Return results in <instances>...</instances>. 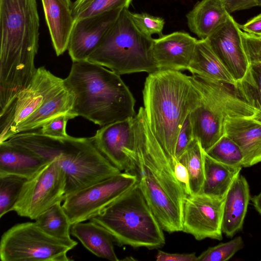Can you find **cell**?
Returning <instances> with one entry per match:
<instances>
[{
    "label": "cell",
    "instance_id": "14",
    "mask_svg": "<svg viewBox=\"0 0 261 261\" xmlns=\"http://www.w3.org/2000/svg\"><path fill=\"white\" fill-rule=\"evenodd\" d=\"M134 117L102 126L92 137L99 151L121 172H133Z\"/></svg>",
    "mask_w": 261,
    "mask_h": 261
},
{
    "label": "cell",
    "instance_id": "11",
    "mask_svg": "<svg viewBox=\"0 0 261 261\" xmlns=\"http://www.w3.org/2000/svg\"><path fill=\"white\" fill-rule=\"evenodd\" d=\"M66 175L57 161L52 160L24 184L12 207L21 217L35 220L58 202L63 201Z\"/></svg>",
    "mask_w": 261,
    "mask_h": 261
},
{
    "label": "cell",
    "instance_id": "13",
    "mask_svg": "<svg viewBox=\"0 0 261 261\" xmlns=\"http://www.w3.org/2000/svg\"><path fill=\"white\" fill-rule=\"evenodd\" d=\"M224 200L201 193L187 195L182 207V231L198 241L221 240Z\"/></svg>",
    "mask_w": 261,
    "mask_h": 261
},
{
    "label": "cell",
    "instance_id": "34",
    "mask_svg": "<svg viewBox=\"0 0 261 261\" xmlns=\"http://www.w3.org/2000/svg\"><path fill=\"white\" fill-rule=\"evenodd\" d=\"M129 15L136 27L143 34L150 37L155 34L159 37L163 36L162 32L165 22L163 18L146 13H137L130 11Z\"/></svg>",
    "mask_w": 261,
    "mask_h": 261
},
{
    "label": "cell",
    "instance_id": "9",
    "mask_svg": "<svg viewBox=\"0 0 261 261\" xmlns=\"http://www.w3.org/2000/svg\"><path fill=\"white\" fill-rule=\"evenodd\" d=\"M77 242L56 238L44 231L35 222L16 224L2 235V261H68L67 253Z\"/></svg>",
    "mask_w": 261,
    "mask_h": 261
},
{
    "label": "cell",
    "instance_id": "26",
    "mask_svg": "<svg viewBox=\"0 0 261 261\" xmlns=\"http://www.w3.org/2000/svg\"><path fill=\"white\" fill-rule=\"evenodd\" d=\"M188 70L193 75L226 83L238 88L235 80L214 52L206 39L197 40Z\"/></svg>",
    "mask_w": 261,
    "mask_h": 261
},
{
    "label": "cell",
    "instance_id": "33",
    "mask_svg": "<svg viewBox=\"0 0 261 261\" xmlns=\"http://www.w3.org/2000/svg\"><path fill=\"white\" fill-rule=\"evenodd\" d=\"M244 246L242 237H238L226 243L209 247L197 256V261H226Z\"/></svg>",
    "mask_w": 261,
    "mask_h": 261
},
{
    "label": "cell",
    "instance_id": "30",
    "mask_svg": "<svg viewBox=\"0 0 261 261\" xmlns=\"http://www.w3.org/2000/svg\"><path fill=\"white\" fill-rule=\"evenodd\" d=\"M133 0H75L71 4L74 21L106 12L127 8Z\"/></svg>",
    "mask_w": 261,
    "mask_h": 261
},
{
    "label": "cell",
    "instance_id": "19",
    "mask_svg": "<svg viewBox=\"0 0 261 261\" xmlns=\"http://www.w3.org/2000/svg\"><path fill=\"white\" fill-rule=\"evenodd\" d=\"M50 162L8 140L0 142V176L13 175L29 179Z\"/></svg>",
    "mask_w": 261,
    "mask_h": 261
},
{
    "label": "cell",
    "instance_id": "20",
    "mask_svg": "<svg viewBox=\"0 0 261 261\" xmlns=\"http://www.w3.org/2000/svg\"><path fill=\"white\" fill-rule=\"evenodd\" d=\"M241 35L248 71L238 88L245 100L257 110L261 108V36L242 30Z\"/></svg>",
    "mask_w": 261,
    "mask_h": 261
},
{
    "label": "cell",
    "instance_id": "44",
    "mask_svg": "<svg viewBox=\"0 0 261 261\" xmlns=\"http://www.w3.org/2000/svg\"><path fill=\"white\" fill-rule=\"evenodd\" d=\"M67 2H68L69 4H72V2H71V0H67Z\"/></svg>",
    "mask_w": 261,
    "mask_h": 261
},
{
    "label": "cell",
    "instance_id": "18",
    "mask_svg": "<svg viewBox=\"0 0 261 261\" xmlns=\"http://www.w3.org/2000/svg\"><path fill=\"white\" fill-rule=\"evenodd\" d=\"M224 134L241 148L244 156L243 167L261 162V122L251 117H228Z\"/></svg>",
    "mask_w": 261,
    "mask_h": 261
},
{
    "label": "cell",
    "instance_id": "41",
    "mask_svg": "<svg viewBox=\"0 0 261 261\" xmlns=\"http://www.w3.org/2000/svg\"><path fill=\"white\" fill-rule=\"evenodd\" d=\"M255 210L261 215V192L251 198Z\"/></svg>",
    "mask_w": 261,
    "mask_h": 261
},
{
    "label": "cell",
    "instance_id": "42",
    "mask_svg": "<svg viewBox=\"0 0 261 261\" xmlns=\"http://www.w3.org/2000/svg\"><path fill=\"white\" fill-rule=\"evenodd\" d=\"M252 118L259 122H261V108L257 109Z\"/></svg>",
    "mask_w": 261,
    "mask_h": 261
},
{
    "label": "cell",
    "instance_id": "6",
    "mask_svg": "<svg viewBox=\"0 0 261 261\" xmlns=\"http://www.w3.org/2000/svg\"><path fill=\"white\" fill-rule=\"evenodd\" d=\"M90 220L120 246L154 249L165 244L163 229L137 183Z\"/></svg>",
    "mask_w": 261,
    "mask_h": 261
},
{
    "label": "cell",
    "instance_id": "7",
    "mask_svg": "<svg viewBox=\"0 0 261 261\" xmlns=\"http://www.w3.org/2000/svg\"><path fill=\"white\" fill-rule=\"evenodd\" d=\"M191 79L201 95L200 105L190 114L195 138L206 152L224 134L228 117H251L257 110L237 87L193 75Z\"/></svg>",
    "mask_w": 261,
    "mask_h": 261
},
{
    "label": "cell",
    "instance_id": "35",
    "mask_svg": "<svg viewBox=\"0 0 261 261\" xmlns=\"http://www.w3.org/2000/svg\"><path fill=\"white\" fill-rule=\"evenodd\" d=\"M75 117L76 116L71 113L59 115L44 124L41 127L40 132L52 137H66L68 135L66 133L67 122L69 119Z\"/></svg>",
    "mask_w": 261,
    "mask_h": 261
},
{
    "label": "cell",
    "instance_id": "1",
    "mask_svg": "<svg viewBox=\"0 0 261 261\" xmlns=\"http://www.w3.org/2000/svg\"><path fill=\"white\" fill-rule=\"evenodd\" d=\"M132 173L146 202L163 230L182 229V207L187 196L177 180L172 160L152 133L143 107L134 117Z\"/></svg>",
    "mask_w": 261,
    "mask_h": 261
},
{
    "label": "cell",
    "instance_id": "10",
    "mask_svg": "<svg viewBox=\"0 0 261 261\" xmlns=\"http://www.w3.org/2000/svg\"><path fill=\"white\" fill-rule=\"evenodd\" d=\"M137 181L134 173L121 172L66 196L62 206L71 225L85 222L131 189Z\"/></svg>",
    "mask_w": 261,
    "mask_h": 261
},
{
    "label": "cell",
    "instance_id": "3",
    "mask_svg": "<svg viewBox=\"0 0 261 261\" xmlns=\"http://www.w3.org/2000/svg\"><path fill=\"white\" fill-rule=\"evenodd\" d=\"M144 110L150 129L172 160L187 116L200 103L201 95L190 76L171 70L149 73L143 90Z\"/></svg>",
    "mask_w": 261,
    "mask_h": 261
},
{
    "label": "cell",
    "instance_id": "15",
    "mask_svg": "<svg viewBox=\"0 0 261 261\" xmlns=\"http://www.w3.org/2000/svg\"><path fill=\"white\" fill-rule=\"evenodd\" d=\"M241 31L239 24L229 14L226 20L206 39L235 80L237 87L244 80L248 71Z\"/></svg>",
    "mask_w": 261,
    "mask_h": 261
},
{
    "label": "cell",
    "instance_id": "4",
    "mask_svg": "<svg viewBox=\"0 0 261 261\" xmlns=\"http://www.w3.org/2000/svg\"><path fill=\"white\" fill-rule=\"evenodd\" d=\"M74 96L72 113L105 125L136 116V100L120 75L87 60L73 62L64 79Z\"/></svg>",
    "mask_w": 261,
    "mask_h": 261
},
{
    "label": "cell",
    "instance_id": "25",
    "mask_svg": "<svg viewBox=\"0 0 261 261\" xmlns=\"http://www.w3.org/2000/svg\"><path fill=\"white\" fill-rule=\"evenodd\" d=\"M70 233L97 257L112 261L119 260L114 250L112 236L95 222L90 220L87 222L74 223L71 225Z\"/></svg>",
    "mask_w": 261,
    "mask_h": 261
},
{
    "label": "cell",
    "instance_id": "23",
    "mask_svg": "<svg viewBox=\"0 0 261 261\" xmlns=\"http://www.w3.org/2000/svg\"><path fill=\"white\" fill-rule=\"evenodd\" d=\"M74 102V94L65 83L35 112L16 127L14 136L41 128L49 120L61 114L73 113Z\"/></svg>",
    "mask_w": 261,
    "mask_h": 261
},
{
    "label": "cell",
    "instance_id": "38",
    "mask_svg": "<svg viewBox=\"0 0 261 261\" xmlns=\"http://www.w3.org/2000/svg\"><path fill=\"white\" fill-rule=\"evenodd\" d=\"M155 259L156 261H197V256L195 252L170 253L159 250Z\"/></svg>",
    "mask_w": 261,
    "mask_h": 261
},
{
    "label": "cell",
    "instance_id": "21",
    "mask_svg": "<svg viewBox=\"0 0 261 261\" xmlns=\"http://www.w3.org/2000/svg\"><path fill=\"white\" fill-rule=\"evenodd\" d=\"M52 44L59 56L67 50L74 19L67 0H41Z\"/></svg>",
    "mask_w": 261,
    "mask_h": 261
},
{
    "label": "cell",
    "instance_id": "22",
    "mask_svg": "<svg viewBox=\"0 0 261 261\" xmlns=\"http://www.w3.org/2000/svg\"><path fill=\"white\" fill-rule=\"evenodd\" d=\"M250 200L248 183L240 173L237 176L224 200L222 232L232 237L242 229Z\"/></svg>",
    "mask_w": 261,
    "mask_h": 261
},
{
    "label": "cell",
    "instance_id": "8",
    "mask_svg": "<svg viewBox=\"0 0 261 261\" xmlns=\"http://www.w3.org/2000/svg\"><path fill=\"white\" fill-rule=\"evenodd\" d=\"M153 39L136 27L127 8L123 9L87 61L119 75L159 70L152 53Z\"/></svg>",
    "mask_w": 261,
    "mask_h": 261
},
{
    "label": "cell",
    "instance_id": "17",
    "mask_svg": "<svg viewBox=\"0 0 261 261\" xmlns=\"http://www.w3.org/2000/svg\"><path fill=\"white\" fill-rule=\"evenodd\" d=\"M197 40L183 32L153 39V56L159 70H188Z\"/></svg>",
    "mask_w": 261,
    "mask_h": 261
},
{
    "label": "cell",
    "instance_id": "32",
    "mask_svg": "<svg viewBox=\"0 0 261 261\" xmlns=\"http://www.w3.org/2000/svg\"><path fill=\"white\" fill-rule=\"evenodd\" d=\"M27 180L13 175L0 176V218L12 211Z\"/></svg>",
    "mask_w": 261,
    "mask_h": 261
},
{
    "label": "cell",
    "instance_id": "43",
    "mask_svg": "<svg viewBox=\"0 0 261 261\" xmlns=\"http://www.w3.org/2000/svg\"><path fill=\"white\" fill-rule=\"evenodd\" d=\"M257 5L259 6H261V0L257 1Z\"/></svg>",
    "mask_w": 261,
    "mask_h": 261
},
{
    "label": "cell",
    "instance_id": "29",
    "mask_svg": "<svg viewBox=\"0 0 261 261\" xmlns=\"http://www.w3.org/2000/svg\"><path fill=\"white\" fill-rule=\"evenodd\" d=\"M203 151L200 142L195 138L177 159L187 168L191 194L200 193L204 180Z\"/></svg>",
    "mask_w": 261,
    "mask_h": 261
},
{
    "label": "cell",
    "instance_id": "24",
    "mask_svg": "<svg viewBox=\"0 0 261 261\" xmlns=\"http://www.w3.org/2000/svg\"><path fill=\"white\" fill-rule=\"evenodd\" d=\"M229 13L221 0H201L187 14L190 30L205 39L227 19Z\"/></svg>",
    "mask_w": 261,
    "mask_h": 261
},
{
    "label": "cell",
    "instance_id": "28",
    "mask_svg": "<svg viewBox=\"0 0 261 261\" xmlns=\"http://www.w3.org/2000/svg\"><path fill=\"white\" fill-rule=\"evenodd\" d=\"M55 203L45 211L35 220V222L47 234L60 240L70 241L71 224L61 204Z\"/></svg>",
    "mask_w": 261,
    "mask_h": 261
},
{
    "label": "cell",
    "instance_id": "27",
    "mask_svg": "<svg viewBox=\"0 0 261 261\" xmlns=\"http://www.w3.org/2000/svg\"><path fill=\"white\" fill-rule=\"evenodd\" d=\"M204 180L201 193L225 198L242 167L219 162L203 151Z\"/></svg>",
    "mask_w": 261,
    "mask_h": 261
},
{
    "label": "cell",
    "instance_id": "36",
    "mask_svg": "<svg viewBox=\"0 0 261 261\" xmlns=\"http://www.w3.org/2000/svg\"><path fill=\"white\" fill-rule=\"evenodd\" d=\"M195 138L189 114L185 119L177 136L175 150L176 159H178L180 157Z\"/></svg>",
    "mask_w": 261,
    "mask_h": 261
},
{
    "label": "cell",
    "instance_id": "16",
    "mask_svg": "<svg viewBox=\"0 0 261 261\" xmlns=\"http://www.w3.org/2000/svg\"><path fill=\"white\" fill-rule=\"evenodd\" d=\"M122 10H114L74 21L67 47L73 62L87 60L98 46Z\"/></svg>",
    "mask_w": 261,
    "mask_h": 261
},
{
    "label": "cell",
    "instance_id": "5",
    "mask_svg": "<svg viewBox=\"0 0 261 261\" xmlns=\"http://www.w3.org/2000/svg\"><path fill=\"white\" fill-rule=\"evenodd\" d=\"M7 140L49 161L56 160L66 175L65 197L121 172L99 151L92 137H56L31 131Z\"/></svg>",
    "mask_w": 261,
    "mask_h": 261
},
{
    "label": "cell",
    "instance_id": "31",
    "mask_svg": "<svg viewBox=\"0 0 261 261\" xmlns=\"http://www.w3.org/2000/svg\"><path fill=\"white\" fill-rule=\"evenodd\" d=\"M205 152L214 160L223 164L243 167L244 156L241 148L225 134Z\"/></svg>",
    "mask_w": 261,
    "mask_h": 261
},
{
    "label": "cell",
    "instance_id": "37",
    "mask_svg": "<svg viewBox=\"0 0 261 261\" xmlns=\"http://www.w3.org/2000/svg\"><path fill=\"white\" fill-rule=\"evenodd\" d=\"M173 170L177 180L181 186L186 195H191L189 175L187 168L177 160L173 163Z\"/></svg>",
    "mask_w": 261,
    "mask_h": 261
},
{
    "label": "cell",
    "instance_id": "12",
    "mask_svg": "<svg viewBox=\"0 0 261 261\" xmlns=\"http://www.w3.org/2000/svg\"><path fill=\"white\" fill-rule=\"evenodd\" d=\"M64 84V79L44 67L37 68L29 85L17 94L5 112L0 114V142L13 137L16 127Z\"/></svg>",
    "mask_w": 261,
    "mask_h": 261
},
{
    "label": "cell",
    "instance_id": "39",
    "mask_svg": "<svg viewBox=\"0 0 261 261\" xmlns=\"http://www.w3.org/2000/svg\"><path fill=\"white\" fill-rule=\"evenodd\" d=\"M227 11L230 13L257 6L258 0H221Z\"/></svg>",
    "mask_w": 261,
    "mask_h": 261
},
{
    "label": "cell",
    "instance_id": "40",
    "mask_svg": "<svg viewBox=\"0 0 261 261\" xmlns=\"http://www.w3.org/2000/svg\"><path fill=\"white\" fill-rule=\"evenodd\" d=\"M239 26L243 32L261 36V14L252 18L243 24H239Z\"/></svg>",
    "mask_w": 261,
    "mask_h": 261
},
{
    "label": "cell",
    "instance_id": "2",
    "mask_svg": "<svg viewBox=\"0 0 261 261\" xmlns=\"http://www.w3.org/2000/svg\"><path fill=\"white\" fill-rule=\"evenodd\" d=\"M39 27L37 0H0V114L36 71Z\"/></svg>",
    "mask_w": 261,
    "mask_h": 261
}]
</instances>
